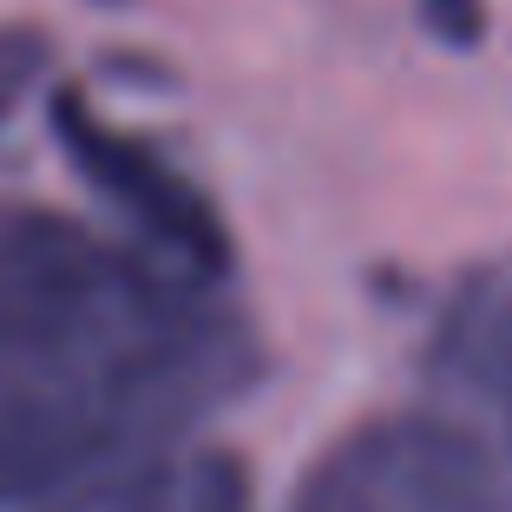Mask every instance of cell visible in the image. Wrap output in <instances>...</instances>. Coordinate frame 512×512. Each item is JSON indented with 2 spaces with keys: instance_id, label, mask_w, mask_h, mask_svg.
<instances>
[{
  "instance_id": "cell-1",
  "label": "cell",
  "mask_w": 512,
  "mask_h": 512,
  "mask_svg": "<svg viewBox=\"0 0 512 512\" xmlns=\"http://www.w3.org/2000/svg\"><path fill=\"white\" fill-rule=\"evenodd\" d=\"M250 375L243 322L158 256L0 204V506L171 447Z\"/></svg>"
},
{
  "instance_id": "cell-2",
  "label": "cell",
  "mask_w": 512,
  "mask_h": 512,
  "mask_svg": "<svg viewBox=\"0 0 512 512\" xmlns=\"http://www.w3.org/2000/svg\"><path fill=\"white\" fill-rule=\"evenodd\" d=\"M296 512H512V460L447 401L368 421L302 480Z\"/></svg>"
},
{
  "instance_id": "cell-3",
  "label": "cell",
  "mask_w": 512,
  "mask_h": 512,
  "mask_svg": "<svg viewBox=\"0 0 512 512\" xmlns=\"http://www.w3.org/2000/svg\"><path fill=\"white\" fill-rule=\"evenodd\" d=\"M427 394L467 414L512 460V289H467L447 309L427 355Z\"/></svg>"
},
{
  "instance_id": "cell-4",
  "label": "cell",
  "mask_w": 512,
  "mask_h": 512,
  "mask_svg": "<svg viewBox=\"0 0 512 512\" xmlns=\"http://www.w3.org/2000/svg\"><path fill=\"white\" fill-rule=\"evenodd\" d=\"M40 512H250L237 460L204 447H151L53 493Z\"/></svg>"
},
{
  "instance_id": "cell-5",
  "label": "cell",
  "mask_w": 512,
  "mask_h": 512,
  "mask_svg": "<svg viewBox=\"0 0 512 512\" xmlns=\"http://www.w3.org/2000/svg\"><path fill=\"white\" fill-rule=\"evenodd\" d=\"M66 138H73L79 165L92 171V178L106 184L112 197H119L125 211L145 224L151 243H165V250H178L184 263H211L217 256V237H211V217L197 211V197L184 191L178 178H171L158 158H151L145 145H132V138H119L112 125H92V119H73L66 112Z\"/></svg>"
},
{
  "instance_id": "cell-6",
  "label": "cell",
  "mask_w": 512,
  "mask_h": 512,
  "mask_svg": "<svg viewBox=\"0 0 512 512\" xmlns=\"http://www.w3.org/2000/svg\"><path fill=\"white\" fill-rule=\"evenodd\" d=\"M33 73H40V46L27 33H0V119L20 106V92L33 86Z\"/></svg>"
}]
</instances>
